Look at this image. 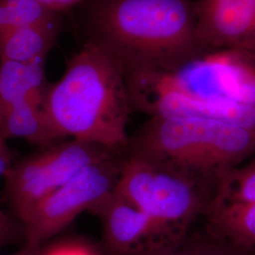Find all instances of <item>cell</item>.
I'll use <instances>...</instances> for the list:
<instances>
[{
  "label": "cell",
  "mask_w": 255,
  "mask_h": 255,
  "mask_svg": "<svg viewBox=\"0 0 255 255\" xmlns=\"http://www.w3.org/2000/svg\"><path fill=\"white\" fill-rule=\"evenodd\" d=\"M76 10L82 44L101 47L125 73L172 69L204 52L192 0H86Z\"/></svg>",
  "instance_id": "obj_1"
},
{
  "label": "cell",
  "mask_w": 255,
  "mask_h": 255,
  "mask_svg": "<svg viewBox=\"0 0 255 255\" xmlns=\"http://www.w3.org/2000/svg\"><path fill=\"white\" fill-rule=\"evenodd\" d=\"M43 110L56 141L68 137L127 152V125L133 111L126 75L101 47L82 44L62 79L49 83Z\"/></svg>",
  "instance_id": "obj_2"
},
{
  "label": "cell",
  "mask_w": 255,
  "mask_h": 255,
  "mask_svg": "<svg viewBox=\"0 0 255 255\" xmlns=\"http://www.w3.org/2000/svg\"><path fill=\"white\" fill-rule=\"evenodd\" d=\"M127 154L218 187L255 155V133L213 119L148 118L128 136Z\"/></svg>",
  "instance_id": "obj_3"
},
{
  "label": "cell",
  "mask_w": 255,
  "mask_h": 255,
  "mask_svg": "<svg viewBox=\"0 0 255 255\" xmlns=\"http://www.w3.org/2000/svg\"><path fill=\"white\" fill-rule=\"evenodd\" d=\"M114 191L141 210L173 251L206 217L217 187L127 154Z\"/></svg>",
  "instance_id": "obj_4"
},
{
  "label": "cell",
  "mask_w": 255,
  "mask_h": 255,
  "mask_svg": "<svg viewBox=\"0 0 255 255\" xmlns=\"http://www.w3.org/2000/svg\"><path fill=\"white\" fill-rule=\"evenodd\" d=\"M128 90L164 92L196 101L255 106V53L204 51L168 70L125 73Z\"/></svg>",
  "instance_id": "obj_5"
},
{
  "label": "cell",
  "mask_w": 255,
  "mask_h": 255,
  "mask_svg": "<svg viewBox=\"0 0 255 255\" xmlns=\"http://www.w3.org/2000/svg\"><path fill=\"white\" fill-rule=\"evenodd\" d=\"M120 152L77 139L63 140L13 163L5 175V195L20 219L28 210L91 164Z\"/></svg>",
  "instance_id": "obj_6"
},
{
  "label": "cell",
  "mask_w": 255,
  "mask_h": 255,
  "mask_svg": "<svg viewBox=\"0 0 255 255\" xmlns=\"http://www.w3.org/2000/svg\"><path fill=\"white\" fill-rule=\"evenodd\" d=\"M127 152L91 164L38 202L19 219L27 241L45 245L82 212H91L115 190ZM26 241V242H27Z\"/></svg>",
  "instance_id": "obj_7"
},
{
  "label": "cell",
  "mask_w": 255,
  "mask_h": 255,
  "mask_svg": "<svg viewBox=\"0 0 255 255\" xmlns=\"http://www.w3.org/2000/svg\"><path fill=\"white\" fill-rule=\"evenodd\" d=\"M101 220L105 255H166L171 250L135 205L112 192L90 212Z\"/></svg>",
  "instance_id": "obj_8"
},
{
  "label": "cell",
  "mask_w": 255,
  "mask_h": 255,
  "mask_svg": "<svg viewBox=\"0 0 255 255\" xmlns=\"http://www.w3.org/2000/svg\"><path fill=\"white\" fill-rule=\"evenodd\" d=\"M197 37L204 51L255 53V0L195 1Z\"/></svg>",
  "instance_id": "obj_9"
},
{
  "label": "cell",
  "mask_w": 255,
  "mask_h": 255,
  "mask_svg": "<svg viewBox=\"0 0 255 255\" xmlns=\"http://www.w3.org/2000/svg\"><path fill=\"white\" fill-rule=\"evenodd\" d=\"M49 82L46 62H0V114L25 101L44 102Z\"/></svg>",
  "instance_id": "obj_10"
},
{
  "label": "cell",
  "mask_w": 255,
  "mask_h": 255,
  "mask_svg": "<svg viewBox=\"0 0 255 255\" xmlns=\"http://www.w3.org/2000/svg\"><path fill=\"white\" fill-rule=\"evenodd\" d=\"M64 28V20L21 27L0 38V62H46Z\"/></svg>",
  "instance_id": "obj_11"
},
{
  "label": "cell",
  "mask_w": 255,
  "mask_h": 255,
  "mask_svg": "<svg viewBox=\"0 0 255 255\" xmlns=\"http://www.w3.org/2000/svg\"><path fill=\"white\" fill-rule=\"evenodd\" d=\"M0 133L6 140L23 139L40 147L58 142L47 124L43 103L36 101H25L3 111Z\"/></svg>",
  "instance_id": "obj_12"
},
{
  "label": "cell",
  "mask_w": 255,
  "mask_h": 255,
  "mask_svg": "<svg viewBox=\"0 0 255 255\" xmlns=\"http://www.w3.org/2000/svg\"><path fill=\"white\" fill-rule=\"evenodd\" d=\"M203 219L204 227L214 235L255 253V203L215 210Z\"/></svg>",
  "instance_id": "obj_13"
},
{
  "label": "cell",
  "mask_w": 255,
  "mask_h": 255,
  "mask_svg": "<svg viewBox=\"0 0 255 255\" xmlns=\"http://www.w3.org/2000/svg\"><path fill=\"white\" fill-rule=\"evenodd\" d=\"M255 203V159L224 174L218 183L209 212ZM207 216V215H206Z\"/></svg>",
  "instance_id": "obj_14"
},
{
  "label": "cell",
  "mask_w": 255,
  "mask_h": 255,
  "mask_svg": "<svg viewBox=\"0 0 255 255\" xmlns=\"http://www.w3.org/2000/svg\"><path fill=\"white\" fill-rule=\"evenodd\" d=\"M62 19L63 13L46 8L36 0H0V38L21 27Z\"/></svg>",
  "instance_id": "obj_15"
},
{
  "label": "cell",
  "mask_w": 255,
  "mask_h": 255,
  "mask_svg": "<svg viewBox=\"0 0 255 255\" xmlns=\"http://www.w3.org/2000/svg\"><path fill=\"white\" fill-rule=\"evenodd\" d=\"M166 255H255V253L218 237L205 227L192 231L179 246Z\"/></svg>",
  "instance_id": "obj_16"
},
{
  "label": "cell",
  "mask_w": 255,
  "mask_h": 255,
  "mask_svg": "<svg viewBox=\"0 0 255 255\" xmlns=\"http://www.w3.org/2000/svg\"><path fill=\"white\" fill-rule=\"evenodd\" d=\"M39 255H105L101 245L80 237L59 238L41 248Z\"/></svg>",
  "instance_id": "obj_17"
},
{
  "label": "cell",
  "mask_w": 255,
  "mask_h": 255,
  "mask_svg": "<svg viewBox=\"0 0 255 255\" xmlns=\"http://www.w3.org/2000/svg\"><path fill=\"white\" fill-rule=\"evenodd\" d=\"M20 241L23 243L27 241L24 224L15 216L7 214L0 207V251Z\"/></svg>",
  "instance_id": "obj_18"
},
{
  "label": "cell",
  "mask_w": 255,
  "mask_h": 255,
  "mask_svg": "<svg viewBox=\"0 0 255 255\" xmlns=\"http://www.w3.org/2000/svg\"><path fill=\"white\" fill-rule=\"evenodd\" d=\"M36 1L43 4L48 9L64 14L79 8L86 0H36Z\"/></svg>",
  "instance_id": "obj_19"
},
{
  "label": "cell",
  "mask_w": 255,
  "mask_h": 255,
  "mask_svg": "<svg viewBox=\"0 0 255 255\" xmlns=\"http://www.w3.org/2000/svg\"><path fill=\"white\" fill-rule=\"evenodd\" d=\"M12 164V153L7 145V140L0 133V178L5 177Z\"/></svg>",
  "instance_id": "obj_20"
},
{
  "label": "cell",
  "mask_w": 255,
  "mask_h": 255,
  "mask_svg": "<svg viewBox=\"0 0 255 255\" xmlns=\"http://www.w3.org/2000/svg\"><path fill=\"white\" fill-rule=\"evenodd\" d=\"M41 248H42V245H38L36 243L27 241L22 246V249L18 251L17 253L7 255H39L40 251H41Z\"/></svg>",
  "instance_id": "obj_21"
}]
</instances>
